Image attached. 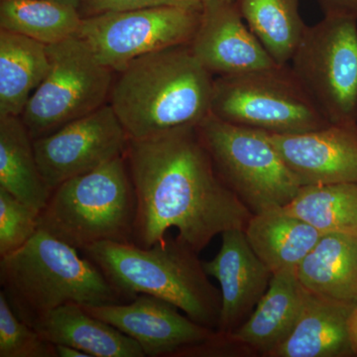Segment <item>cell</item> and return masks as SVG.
I'll return each instance as SVG.
<instances>
[{
  "mask_svg": "<svg viewBox=\"0 0 357 357\" xmlns=\"http://www.w3.org/2000/svg\"><path fill=\"white\" fill-rule=\"evenodd\" d=\"M124 158L137 197L133 243L140 248L176 229L199 253L225 230L245 229L252 215L218 175L197 126L130 139Z\"/></svg>",
  "mask_w": 357,
  "mask_h": 357,
  "instance_id": "obj_1",
  "label": "cell"
},
{
  "mask_svg": "<svg viewBox=\"0 0 357 357\" xmlns=\"http://www.w3.org/2000/svg\"><path fill=\"white\" fill-rule=\"evenodd\" d=\"M0 357H58L55 345L18 318L0 291Z\"/></svg>",
  "mask_w": 357,
  "mask_h": 357,
  "instance_id": "obj_26",
  "label": "cell"
},
{
  "mask_svg": "<svg viewBox=\"0 0 357 357\" xmlns=\"http://www.w3.org/2000/svg\"><path fill=\"white\" fill-rule=\"evenodd\" d=\"M49 69L46 45L0 29V116H21Z\"/></svg>",
  "mask_w": 357,
  "mask_h": 357,
  "instance_id": "obj_21",
  "label": "cell"
},
{
  "mask_svg": "<svg viewBox=\"0 0 357 357\" xmlns=\"http://www.w3.org/2000/svg\"><path fill=\"white\" fill-rule=\"evenodd\" d=\"M267 137L302 185L357 183V124Z\"/></svg>",
  "mask_w": 357,
  "mask_h": 357,
  "instance_id": "obj_13",
  "label": "cell"
},
{
  "mask_svg": "<svg viewBox=\"0 0 357 357\" xmlns=\"http://www.w3.org/2000/svg\"><path fill=\"white\" fill-rule=\"evenodd\" d=\"M0 284L14 312L28 325L67 303L128 302L95 263L40 229L22 248L0 258Z\"/></svg>",
  "mask_w": 357,
  "mask_h": 357,
  "instance_id": "obj_4",
  "label": "cell"
},
{
  "mask_svg": "<svg viewBox=\"0 0 357 357\" xmlns=\"http://www.w3.org/2000/svg\"><path fill=\"white\" fill-rule=\"evenodd\" d=\"M220 177L252 213L283 208L301 187L264 131L213 114L197 126Z\"/></svg>",
  "mask_w": 357,
  "mask_h": 357,
  "instance_id": "obj_7",
  "label": "cell"
},
{
  "mask_svg": "<svg viewBox=\"0 0 357 357\" xmlns=\"http://www.w3.org/2000/svg\"><path fill=\"white\" fill-rule=\"evenodd\" d=\"M289 66L331 123L356 122L357 20L325 16L307 26Z\"/></svg>",
  "mask_w": 357,
  "mask_h": 357,
  "instance_id": "obj_9",
  "label": "cell"
},
{
  "mask_svg": "<svg viewBox=\"0 0 357 357\" xmlns=\"http://www.w3.org/2000/svg\"><path fill=\"white\" fill-rule=\"evenodd\" d=\"M349 328L352 352L357 354V305L352 310L351 317H349Z\"/></svg>",
  "mask_w": 357,
  "mask_h": 357,
  "instance_id": "obj_30",
  "label": "cell"
},
{
  "mask_svg": "<svg viewBox=\"0 0 357 357\" xmlns=\"http://www.w3.org/2000/svg\"><path fill=\"white\" fill-rule=\"evenodd\" d=\"M296 271L307 290L357 305V236L323 234Z\"/></svg>",
  "mask_w": 357,
  "mask_h": 357,
  "instance_id": "obj_20",
  "label": "cell"
},
{
  "mask_svg": "<svg viewBox=\"0 0 357 357\" xmlns=\"http://www.w3.org/2000/svg\"><path fill=\"white\" fill-rule=\"evenodd\" d=\"M282 208L321 234L357 236V183L303 185Z\"/></svg>",
  "mask_w": 357,
  "mask_h": 357,
  "instance_id": "obj_24",
  "label": "cell"
},
{
  "mask_svg": "<svg viewBox=\"0 0 357 357\" xmlns=\"http://www.w3.org/2000/svg\"><path fill=\"white\" fill-rule=\"evenodd\" d=\"M222 236L218 255L211 261L203 262V266L208 276L220 283L218 333L229 335L261 299L273 273L256 255L244 229L225 230Z\"/></svg>",
  "mask_w": 357,
  "mask_h": 357,
  "instance_id": "obj_15",
  "label": "cell"
},
{
  "mask_svg": "<svg viewBox=\"0 0 357 357\" xmlns=\"http://www.w3.org/2000/svg\"><path fill=\"white\" fill-rule=\"evenodd\" d=\"M244 231L256 255L272 273L297 269L323 236L282 208L252 213Z\"/></svg>",
  "mask_w": 357,
  "mask_h": 357,
  "instance_id": "obj_19",
  "label": "cell"
},
{
  "mask_svg": "<svg viewBox=\"0 0 357 357\" xmlns=\"http://www.w3.org/2000/svg\"><path fill=\"white\" fill-rule=\"evenodd\" d=\"M237 0H202L203 6H210L215 3H227V2H236Z\"/></svg>",
  "mask_w": 357,
  "mask_h": 357,
  "instance_id": "obj_33",
  "label": "cell"
},
{
  "mask_svg": "<svg viewBox=\"0 0 357 357\" xmlns=\"http://www.w3.org/2000/svg\"><path fill=\"white\" fill-rule=\"evenodd\" d=\"M356 124H357V110H356Z\"/></svg>",
  "mask_w": 357,
  "mask_h": 357,
  "instance_id": "obj_34",
  "label": "cell"
},
{
  "mask_svg": "<svg viewBox=\"0 0 357 357\" xmlns=\"http://www.w3.org/2000/svg\"><path fill=\"white\" fill-rule=\"evenodd\" d=\"M211 114L275 134L307 132L331 124L289 64L215 77Z\"/></svg>",
  "mask_w": 357,
  "mask_h": 357,
  "instance_id": "obj_6",
  "label": "cell"
},
{
  "mask_svg": "<svg viewBox=\"0 0 357 357\" xmlns=\"http://www.w3.org/2000/svg\"><path fill=\"white\" fill-rule=\"evenodd\" d=\"M157 7H176L188 10L203 11L202 0H83L79 7L82 17L107 13L141 10Z\"/></svg>",
  "mask_w": 357,
  "mask_h": 357,
  "instance_id": "obj_28",
  "label": "cell"
},
{
  "mask_svg": "<svg viewBox=\"0 0 357 357\" xmlns=\"http://www.w3.org/2000/svg\"><path fill=\"white\" fill-rule=\"evenodd\" d=\"M325 16L357 20V0H318Z\"/></svg>",
  "mask_w": 357,
  "mask_h": 357,
  "instance_id": "obj_29",
  "label": "cell"
},
{
  "mask_svg": "<svg viewBox=\"0 0 357 357\" xmlns=\"http://www.w3.org/2000/svg\"><path fill=\"white\" fill-rule=\"evenodd\" d=\"M126 300L139 294L171 303L199 325L218 326L222 295L208 281L196 251L178 237L144 248L102 241L82 250Z\"/></svg>",
  "mask_w": 357,
  "mask_h": 357,
  "instance_id": "obj_3",
  "label": "cell"
},
{
  "mask_svg": "<svg viewBox=\"0 0 357 357\" xmlns=\"http://www.w3.org/2000/svg\"><path fill=\"white\" fill-rule=\"evenodd\" d=\"M57 356L60 357H91L89 354L83 351L76 349V347H70L66 344L55 345Z\"/></svg>",
  "mask_w": 357,
  "mask_h": 357,
  "instance_id": "obj_31",
  "label": "cell"
},
{
  "mask_svg": "<svg viewBox=\"0 0 357 357\" xmlns=\"http://www.w3.org/2000/svg\"><path fill=\"white\" fill-rule=\"evenodd\" d=\"M40 211L0 188V258L22 248L39 229Z\"/></svg>",
  "mask_w": 357,
  "mask_h": 357,
  "instance_id": "obj_27",
  "label": "cell"
},
{
  "mask_svg": "<svg viewBox=\"0 0 357 357\" xmlns=\"http://www.w3.org/2000/svg\"><path fill=\"white\" fill-rule=\"evenodd\" d=\"M356 305L307 290L293 332L268 352L275 357H332L352 352L349 319Z\"/></svg>",
  "mask_w": 357,
  "mask_h": 357,
  "instance_id": "obj_16",
  "label": "cell"
},
{
  "mask_svg": "<svg viewBox=\"0 0 357 357\" xmlns=\"http://www.w3.org/2000/svg\"><path fill=\"white\" fill-rule=\"evenodd\" d=\"M136 217L137 197L121 156L55 188L39 229L82 251L102 241L133 243Z\"/></svg>",
  "mask_w": 357,
  "mask_h": 357,
  "instance_id": "obj_5",
  "label": "cell"
},
{
  "mask_svg": "<svg viewBox=\"0 0 357 357\" xmlns=\"http://www.w3.org/2000/svg\"><path fill=\"white\" fill-rule=\"evenodd\" d=\"M0 188L38 211L52 194L37 163L31 135L20 116H0Z\"/></svg>",
  "mask_w": 357,
  "mask_h": 357,
  "instance_id": "obj_22",
  "label": "cell"
},
{
  "mask_svg": "<svg viewBox=\"0 0 357 357\" xmlns=\"http://www.w3.org/2000/svg\"><path fill=\"white\" fill-rule=\"evenodd\" d=\"M47 342L76 347L91 357H144L137 342L96 318L77 303H67L30 324Z\"/></svg>",
  "mask_w": 357,
  "mask_h": 357,
  "instance_id": "obj_18",
  "label": "cell"
},
{
  "mask_svg": "<svg viewBox=\"0 0 357 357\" xmlns=\"http://www.w3.org/2000/svg\"><path fill=\"white\" fill-rule=\"evenodd\" d=\"M305 295L306 288L301 283L296 269L275 272L248 321L223 335L268 354L293 332L304 307Z\"/></svg>",
  "mask_w": 357,
  "mask_h": 357,
  "instance_id": "obj_17",
  "label": "cell"
},
{
  "mask_svg": "<svg viewBox=\"0 0 357 357\" xmlns=\"http://www.w3.org/2000/svg\"><path fill=\"white\" fill-rule=\"evenodd\" d=\"M54 1L60 2V3L67 4V6L75 7L79 9L83 0H54Z\"/></svg>",
  "mask_w": 357,
  "mask_h": 357,
  "instance_id": "obj_32",
  "label": "cell"
},
{
  "mask_svg": "<svg viewBox=\"0 0 357 357\" xmlns=\"http://www.w3.org/2000/svg\"><path fill=\"white\" fill-rule=\"evenodd\" d=\"M190 48L201 64L218 77L279 65L246 24L237 2L204 6Z\"/></svg>",
  "mask_w": 357,
  "mask_h": 357,
  "instance_id": "obj_14",
  "label": "cell"
},
{
  "mask_svg": "<svg viewBox=\"0 0 357 357\" xmlns=\"http://www.w3.org/2000/svg\"><path fill=\"white\" fill-rule=\"evenodd\" d=\"M116 74L109 105L130 139L198 126L211 114L215 79L190 46L141 56Z\"/></svg>",
  "mask_w": 357,
  "mask_h": 357,
  "instance_id": "obj_2",
  "label": "cell"
},
{
  "mask_svg": "<svg viewBox=\"0 0 357 357\" xmlns=\"http://www.w3.org/2000/svg\"><path fill=\"white\" fill-rule=\"evenodd\" d=\"M83 307L96 318L133 338L146 356H178L217 335L181 314L180 309L171 303L146 294L121 304Z\"/></svg>",
  "mask_w": 357,
  "mask_h": 357,
  "instance_id": "obj_12",
  "label": "cell"
},
{
  "mask_svg": "<svg viewBox=\"0 0 357 357\" xmlns=\"http://www.w3.org/2000/svg\"><path fill=\"white\" fill-rule=\"evenodd\" d=\"M202 13L157 7L83 17L76 36L114 73L135 59L177 46H190Z\"/></svg>",
  "mask_w": 357,
  "mask_h": 357,
  "instance_id": "obj_10",
  "label": "cell"
},
{
  "mask_svg": "<svg viewBox=\"0 0 357 357\" xmlns=\"http://www.w3.org/2000/svg\"><path fill=\"white\" fill-rule=\"evenodd\" d=\"M79 9L54 0H0V29L53 45L76 36Z\"/></svg>",
  "mask_w": 357,
  "mask_h": 357,
  "instance_id": "obj_25",
  "label": "cell"
},
{
  "mask_svg": "<svg viewBox=\"0 0 357 357\" xmlns=\"http://www.w3.org/2000/svg\"><path fill=\"white\" fill-rule=\"evenodd\" d=\"M47 52L50 69L20 116L33 140L107 105L114 84V70L77 36L48 45Z\"/></svg>",
  "mask_w": 357,
  "mask_h": 357,
  "instance_id": "obj_8",
  "label": "cell"
},
{
  "mask_svg": "<svg viewBox=\"0 0 357 357\" xmlns=\"http://www.w3.org/2000/svg\"><path fill=\"white\" fill-rule=\"evenodd\" d=\"M128 132L109 103L93 114L33 140L35 156L53 191L65 181L100 168L124 156Z\"/></svg>",
  "mask_w": 357,
  "mask_h": 357,
  "instance_id": "obj_11",
  "label": "cell"
},
{
  "mask_svg": "<svg viewBox=\"0 0 357 357\" xmlns=\"http://www.w3.org/2000/svg\"><path fill=\"white\" fill-rule=\"evenodd\" d=\"M246 24L279 65H288L307 25L300 0H237Z\"/></svg>",
  "mask_w": 357,
  "mask_h": 357,
  "instance_id": "obj_23",
  "label": "cell"
}]
</instances>
